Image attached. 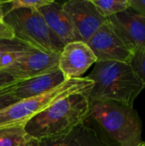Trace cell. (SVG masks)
Masks as SVG:
<instances>
[{"mask_svg": "<svg viewBox=\"0 0 145 146\" xmlns=\"http://www.w3.org/2000/svg\"><path fill=\"white\" fill-rule=\"evenodd\" d=\"M94 83L87 77L66 80L42 94L22 99L0 110V129L26 124L57 101L73 94H89Z\"/></svg>", "mask_w": 145, "mask_h": 146, "instance_id": "277c9868", "label": "cell"}, {"mask_svg": "<svg viewBox=\"0 0 145 146\" xmlns=\"http://www.w3.org/2000/svg\"><path fill=\"white\" fill-rule=\"evenodd\" d=\"M106 21L132 53L145 48V18L129 8Z\"/></svg>", "mask_w": 145, "mask_h": 146, "instance_id": "30bf717a", "label": "cell"}, {"mask_svg": "<svg viewBox=\"0 0 145 146\" xmlns=\"http://www.w3.org/2000/svg\"><path fill=\"white\" fill-rule=\"evenodd\" d=\"M130 9L137 15L145 18V0H129Z\"/></svg>", "mask_w": 145, "mask_h": 146, "instance_id": "7402d4cb", "label": "cell"}, {"mask_svg": "<svg viewBox=\"0 0 145 146\" xmlns=\"http://www.w3.org/2000/svg\"><path fill=\"white\" fill-rule=\"evenodd\" d=\"M20 101L13 93V86L0 90V110Z\"/></svg>", "mask_w": 145, "mask_h": 146, "instance_id": "d6986e66", "label": "cell"}, {"mask_svg": "<svg viewBox=\"0 0 145 146\" xmlns=\"http://www.w3.org/2000/svg\"><path fill=\"white\" fill-rule=\"evenodd\" d=\"M97 62H122L130 63L133 53L105 21L87 42Z\"/></svg>", "mask_w": 145, "mask_h": 146, "instance_id": "8992f818", "label": "cell"}, {"mask_svg": "<svg viewBox=\"0 0 145 146\" xmlns=\"http://www.w3.org/2000/svg\"><path fill=\"white\" fill-rule=\"evenodd\" d=\"M90 104L88 94L68 96L30 120L25 130L38 140L66 134L85 121Z\"/></svg>", "mask_w": 145, "mask_h": 146, "instance_id": "3957f363", "label": "cell"}, {"mask_svg": "<svg viewBox=\"0 0 145 146\" xmlns=\"http://www.w3.org/2000/svg\"><path fill=\"white\" fill-rule=\"evenodd\" d=\"M15 38V37L12 28L5 23L3 20H0V39L12 40Z\"/></svg>", "mask_w": 145, "mask_h": 146, "instance_id": "44dd1931", "label": "cell"}, {"mask_svg": "<svg viewBox=\"0 0 145 146\" xmlns=\"http://www.w3.org/2000/svg\"><path fill=\"white\" fill-rule=\"evenodd\" d=\"M32 49L33 48L16 38L0 39V69L9 67L21 55Z\"/></svg>", "mask_w": 145, "mask_h": 146, "instance_id": "9a60e30c", "label": "cell"}, {"mask_svg": "<svg viewBox=\"0 0 145 146\" xmlns=\"http://www.w3.org/2000/svg\"><path fill=\"white\" fill-rule=\"evenodd\" d=\"M94 83L88 94L90 102L112 101L133 107L144 85L130 63L122 62H97L86 76Z\"/></svg>", "mask_w": 145, "mask_h": 146, "instance_id": "7a4b0ae2", "label": "cell"}, {"mask_svg": "<svg viewBox=\"0 0 145 146\" xmlns=\"http://www.w3.org/2000/svg\"><path fill=\"white\" fill-rule=\"evenodd\" d=\"M39 146H109L85 122L66 134L39 140Z\"/></svg>", "mask_w": 145, "mask_h": 146, "instance_id": "4fadbf2b", "label": "cell"}, {"mask_svg": "<svg viewBox=\"0 0 145 146\" xmlns=\"http://www.w3.org/2000/svg\"><path fill=\"white\" fill-rule=\"evenodd\" d=\"M59 55V53L44 52L33 48L3 70L20 80H27L58 68Z\"/></svg>", "mask_w": 145, "mask_h": 146, "instance_id": "ba28073f", "label": "cell"}, {"mask_svg": "<svg viewBox=\"0 0 145 146\" xmlns=\"http://www.w3.org/2000/svg\"><path fill=\"white\" fill-rule=\"evenodd\" d=\"M40 141L30 136L25 127L0 129V146H39Z\"/></svg>", "mask_w": 145, "mask_h": 146, "instance_id": "5bb4252c", "label": "cell"}, {"mask_svg": "<svg viewBox=\"0 0 145 146\" xmlns=\"http://www.w3.org/2000/svg\"><path fill=\"white\" fill-rule=\"evenodd\" d=\"M99 13L109 18L130 8L129 0H91Z\"/></svg>", "mask_w": 145, "mask_h": 146, "instance_id": "2e32d148", "label": "cell"}, {"mask_svg": "<svg viewBox=\"0 0 145 146\" xmlns=\"http://www.w3.org/2000/svg\"><path fill=\"white\" fill-rule=\"evenodd\" d=\"M84 121L109 146H138L142 142V121L133 107L112 101L90 102Z\"/></svg>", "mask_w": 145, "mask_h": 146, "instance_id": "6da1fadb", "label": "cell"}, {"mask_svg": "<svg viewBox=\"0 0 145 146\" xmlns=\"http://www.w3.org/2000/svg\"><path fill=\"white\" fill-rule=\"evenodd\" d=\"M96 62L97 57L87 43L73 41L67 44L62 50L58 68L66 80L79 79Z\"/></svg>", "mask_w": 145, "mask_h": 146, "instance_id": "9c48e42d", "label": "cell"}, {"mask_svg": "<svg viewBox=\"0 0 145 146\" xmlns=\"http://www.w3.org/2000/svg\"><path fill=\"white\" fill-rule=\"evenodd\" d=\"M66 80L59 68L19 81L13 86V93L19 99H26L51 90Z\"/></svg>", "mask_w": 145, "mask_h": 146, "instance_id": "7c38bea8", "label": "cell"}, {"mask_svg": "<svg viewBox=\"0 0 145 146\" xmlns=\"http://www.w3.org/2000/svg\"><path fill=\"white\" fill-rule=\"evenodd\" d=\"M138 146H145V141H143V142H142V143H141V144H140Z\"/></svg>", "mask_w": 145, "mask_h": 146, "instance_id": "cb8c5ba5", "label": "cell"}, {"mask_svg": "<svg viewBox=\"0 0 145 146\" xmlns=\"http://www.w3.org/2000/svg\"><path fill=\"white\" fill-rule=\"evenodd\" d=\"M130 65L145 86V48L139 49L133 53Z\"/></svg>", "mask_w": 145, "mask_h": 146, "instance_id": "ac0fdd59", "label": "cell"}, {"mask_svg": "<svg viewBox=\"0 0 145 146\" xmlns=\"http://www.w3.org/2000/svg\"><path fill=\"white\" fill-rule=\"evenodd\" d=\"M3 16L5 14L19 9H38L39 8L47 5L52 2V0H12V1H0Z\"/></svg>", "mask_w": 145, "mask_h": 146, "instance_id": "e0dca14e", "label": "cell"}, {"mask_svg": "<svg viewBox=\"0 0 145 146\" xmlns=\"http://www.w3.org/2000/svg\"><path fill=\"white\" fill-rule=\"evenodd\" d=\"M0 20H3V10L1 2H0Z\"/></svg>", "mask_w": 145, "mask_h": 146, "instance_id": "603a6c76", "label": "cell"}, {"mask_svg": "<svg viewBox=\"0 0 145 146\" xmlns=\"http://www.w3.org/2000/svg\"><path fill=\"white\" fill-rule=\"evenodd\" d=\"M50 31L66 45L73 41H81L68 15L62 8V4L52 1L38 9Z\"/></svg>", "mask_w": 145, "mask_h": 146, "instance_id": "8fae6325", "label": "cell"}, {"mask_svg": "<svg viewBox=\"0 0 145 146\" xmlns=\"http://www.w3.org/2000/svg\"><path fill=\"white\" fill-rule=\"evenodd\" d=\"M19 81H21V80L16 79L15 77H14L12 74H9L8 72L3 69H0V90L7 88V87H10L15 85L16 83H18Z\"/></svg>", "mask_w": 145, "mask_h": 146, "instance_id": "ffe728a7", "label": "cell"}, {"mask_svg": "<svg viewBox=\"0 0 145 146\" xmlns=\"http://www.w3.org/2000/svg\"><path fill=\"white\" fill-rule=\"evenodd\" d=\"M81 41L87 43L105 22L91 0H70L62 4Z\"/></svg>", "mask_w": 145, "mask_h": 146, "instance_id": "52a82bcc", "label": "cell"}, {"mask_svg": "<svg viewBox=\"0 0 145 146\" xmlns=\"http://www.w3.org/2000/svg\"><path fill=\"white\" fill-rule=\"evenodd\" d=\"M3 21L12 28L16 39L36 50L60 54L65 46L50 31L38 9L12 10L4 15Z\"/></svg>", "mask_w": 145, "mask_h": 146, "instance_id": "5b68a950", "label": "cell"}]
</instances>
